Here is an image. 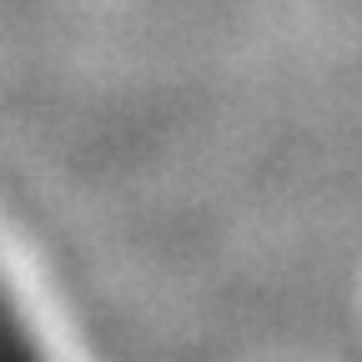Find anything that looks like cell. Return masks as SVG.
<instances>
[{
  "label": "cell",
  "instance_id": "cell-1",
  "mask_svg": "<svg viewBox=\"0 0 362 362\" xmlns=\"http://www.w3.org/2000/svg\"><path fill=\"white\" fill-rule=\"evenodd\" d=\"M0 362H40L30 347V332H25V317L16 312L6 282H0Z\"/></svg>",
  "mask_w": 362,
  "mask_h": 362
}]
</instances>
